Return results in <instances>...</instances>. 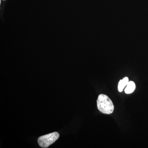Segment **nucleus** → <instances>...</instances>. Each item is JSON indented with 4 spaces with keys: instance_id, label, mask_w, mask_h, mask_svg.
Listing matches in <instances>:
<instances>
[{
    "instance_id": "nucleus-1",
    "label": "nucleus",
    "mask_w": 148,
    "mask_h": 148,
    "mask_svg": "<svg viewBox=\"0 0 148 148\" xmlns=\"http://www.w3.org/2000/svg\"><path fill=\"white\" fill-rule=\"evenodd\" d=\"M97 107L102 113L110 114L114 112V107L113 103L108 96L101 94L98 96L97 100Z\"/></svg>"
},
{
    "instance_id": "nucleus-2",
    "label": "nucleus",
    "mask_w": 148,
    "mask_h": 148,
    "mask_svg": "<svg viewBox=\"0 0 148 148\" xmlns=\"http://www.w3.org/2000/svg\"><path fill=\"white\" fill-rule=\"evenodd\" d=\"M59 137V134L57 132L49 133L40 137L38 139V143L41 147L47 148L58 140Z\"/></svg>"
},
{
    "instance_id": "nucleus-3",
    "label": "nucleus",
    "mask_w": 148,
    "mask_h": 148,
    "mask_svg": "<svg viewBox=\"0 0 148 148\" xmlns=\"http://www.w3.org/2000/svg\"><path fill=\"white\" fill-rule=\"evenodd\" d=\"M129 82V79L127 77H125L123 79L120 80L118 84V90L120 92H121L123 90V88L127 85Z\"/></svg>"
},
{
    "instance_id": "nucleus-4",
    "label": "nucleus",
    "mask_w": 148,
    "mask_h": 148,
    "mask_svg": "<svg viewBox=\"0 0 148 148\" xmlns=\"http://www.w3.org/2000/svg\"><path fill=\"white\" fill-rule=\"evenodd\" d=\"M135 89V83L132 81L129 82L126 86V87L125 89V92L126 94H130L134 92Z\"/></svg>"
},
{
    "instance_id": "nucleus-5",
    "label": "nucleus",
    "mask_w": 148,
    "mask_h": 148,
    "mask_svg": "<svg viewBox=\"0 0 148 148\" xmlns=\"http://www.w3.org/2000/svg\"><path fill=\"white\" fill-rule=\"evenodd\" d=\"M3 1H5V0H3Z\"/></svg>"
}]
</instances>
